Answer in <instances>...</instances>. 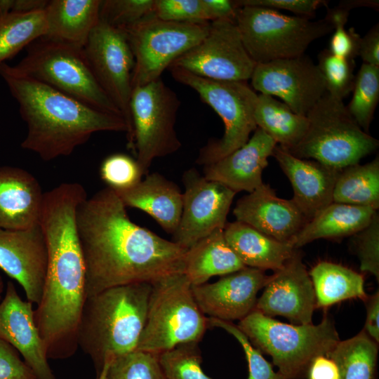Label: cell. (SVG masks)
I'll list each match as a JSON object with an SVG mask.
<instances>
[{
  "label": "cell",
  "mask_w": 379,
  "mask_h": 379,
  "mask_svg": "<svg viewBox=\"0 0 379 379\" xmlns=\"http://www.w3.org/2000/svg\"><path fill=\"white\" fill-rule=\"evenodd\" d=\"M77 224L86 298L107 288L183 272L186 249L133 222L117 192L106 187L79 206Z\"/></svg>",
  "instance_id": "1"
},
{
  "label": "cell",
  "mask_w": 379,
  "mask_h": 379,
  "mask_svg": "<svg viewBox=\"0 0 379 379\" xmlns=\"http://www.w3.org/2000/svg\"><path fill=\"white\" fill-rule=\"evenodd\" d=\"M86 198L84 187L78 182L62 183L44 195L39 225L48 260L34 319L48 359H67L79 347L78 329L86 292L77 213Z\"/></svg>",
  "instance_id": "2"
},
{
  "label": "cell",
  "mask_w": 379,
  "mask_h": 379,
  "mask_svg": "<svg viewBox=\"0 0 379 379\" xmlns=\"http://www.w3.org/2000/svg\"><path fill=\"white\" fill-rule=\"evenodd\" d=\"M0 75L19 105L27 126L21 147L50 161L72 154L100 131L128 133L121 116L91 107L30 77L0 65Z\"/></svg>",
  "instance_id": "3"
},
{
  "label": "cell",
  "mask_w": 379,
  "mask_h": 379,
  "mask_svg": "<svg viewBox=\"0 0 379 379\" xmlns=\"http://www.w3.org/2000/svg\"><path fill=\"white\" fill-rule=\"evenodd\" d=\"M152 285L134 283L86 298L78 329V346L97 374L105 364L136 349L144 328Z\"/></svg>",
  "instance_id": "4"
},
{
  "label": "cell",
  "mask_w": 379,
  "mask_h": 379,
  "mask_svg": "<svg viewBox=\"0 0 379 379\" xmlns=\"http://www.w3.org/2000/svg\"><path fill=\"white\" fill-rule=\"evenodd\" d=\"M253 347L270 355L286 379L306 376L312 361L326 355L340 341L331 317L314 325L289 324L253 310L237 325Z\"/></svg>",
  "instance_id": "5"
},
{
  "label": "cell",
  "mask_w": 379,
  "mask_h": 379,
  "mask_svg": "<svg viewBox=\"0 0 379 379\" xmlns=\"http://www.w3.org/2000/svg\"><path fill=\"white\" fill-rule=\"evenodd\" d=\"M144 328L135 350L156 354L188 343H198L208 328L192 285L183 272L151 283Z\"/></svg>",
  "instance_id": "6"
},
{
  "label": "cell",
  "mask_w": 379,
  "mask_h": 379,
  "mask_svg": "<svg viewBox=\"0 0 379 379\" xmlns=\"http://www.w3.org/2000/svg\"><path fill=\"white\" fill-rule=\"evenodd\" d=\"M306 116L304 137L287 150L296 157L342 170L359 164L378 147V140L360 128L343 100L326 92Z\"/></svg>",
  "instance_id": "7"
},
{
  "label": "cell",
  "mask_w": 379,
  "mask_h": 379,
  "mask_svg": "<svg viewBox=\"0 0 379 379\" xmlns=\"http://www.w3.org/2000/svg\"><path fill=\"white\" fill-rule=\"evenodd\" d=\"M11 67L91 107L122 117L97 81L84 48L40 38Z\"/></svg>",
  "instance_id": "8"
},
{
  "label": "cell",
  "mask_w": 379,
  "mask_h": 379,
  "mask_svg": "<svg viewBox=\"0 0 379 379\" xmlns=\"http://www.w3.org/2000/svg\"><path fill=\"white\" fill-rule=\"evenodd\" d=\"M168 69L175 81L194 90L224 124L222 137L200 149L197 164H212L247 142L250 134L257 128L254 111L258 94L246 81L210 79L175 67Z\"/></svg>",
  "instance_id": "9"
},
{
  "label": "cell",
  "mask_w": 379,
  "mask_h": 379,
  "mask_svg": "<svg viewBox=\"0 0 379 379\" xmlns=\"http://www.w3.org/2000/svg\"><path fill=\"white\" fill-rule=\"evenodd\" d=\"M236 24L244 47L256 63L298 57L310 44L333 31L326 15L318 20L258 6H241Z\"/></svg>",
  "instance_id": "10"
},
{
  "label": "cell",
  "mask_w": 379,
  "mask_h": 379,
  "mask_svg": "<svg viewBox=\"0 0 379 379\" xmlns=\"http://www.w3.org/2000/svg\"><path fill=\"white\" fill-rule=\"evenodd\" d=\"M180 101L161 78L132 91L130 109L135 159L144 175L156 158L175 153L182 144L175 129Z\"/></svg>",
  "instance_id": "11"
},
{
  "label": "cell",
  "mask_w": 379,
  "mask_h": 379,
  "mask_svg": "<svg viewBox=\"0 0 379 379\" xmlns=\"http://www.w3.org/2000/svg\"><path fill=\"white\" fill-rule=\"evenodd\" d=\"M209 24L166 21L153 14L123 29L135 59L133 89L161 78L178 58L205 37Z\"/></svg>",
  "instance_id": "12"
},
{
  "label": "cell",
  "mask_w": 379,
  "mask_h": 379,
  "mask_svg": "<svg viewBox=\"0 0 379 379\" xmlns=\"http://www.w3.org/2000/svg\"><path fill=\"white\" fill-rule=\"evenodd\" d=\"M84 52L99 85L118 108L128 126L127 146L133 149L130 102L135 59L123 29L99 21Z\"/></svg>",
  "instance_id": "13"
},
{
  "label": "cell",
  "mask_w": 379,
  "mask_h": 379,
  "mask_svg": "<svg viewBox=\"0 0 379 379\" xmlns=\"http://www.w3.org/2000/svg\"><path fill=\"white\" fill-rule=\"evenodd\" d=\"M255 65L244 47L236 22L216 20L210 22L205 37L170 67L213 80L247 81Z\"/></svg>",
  "instance_id": "14"
},
{
  "label": "cell",
  "mask_w": 379,
  "mask_h": 379,
  "mask_svg": "<svg viewBox=\"0 0 379 379\" xmlns=\"http://www.w3.org/2000/svg\"><path fill=\"white\" fill-rule=\"evenodd\" d=\"M182 210L173 241L187 250L217 229H224L237 194L227 186L207 180L192 168L182 175Z\"/></svg>",
  "instance_id": "15"
},
{
  "label": "cell",
  "mask_w": 379,
  "mask_h": 379,
  "mask_svg": "<svg viewBox=\"0 0 379 379\" xmlns=\"http://www.w3.org/2000/svg\"><path fill=\"white\" fill-rule=\"evenodd\" d=\"M250 79L255 91L281 99L303 116L326 93L317 65L304 55L256 64Z\"/></svg>",
  "instance_id": "16"
},
{
  "label": "cell",
  "mask_w": 379,
  "mask_h": 379,
  "mask_svg": "<svg viewBox=\"0 0 379 379\" xmlns=\"http://www.w3.org/2000/svg\"><path fill=\"white\" fill-rule=\"evenodd\" d=\"M315 308L313 284L297 248L282 268L270 275L254 310L270 317L281 316L298 325L312 324Z\"/></svg>",
  "instance_id": "17"
},
{
  "label": "cell",
  "mask_w": 379,
  "mask_h": 379,
  "mask_svg": "<svg viewBox=\"0 0 379 379\" xmlns=\"http://www.w3.org/2000/svg\"><path fill=\"white\" fill-rule=\"evenodd\" d=\"M48 260L39 223L24 230H0V269L17 281L27 300L36 305L43 294Z\"/></svg>",
  "instance_id": "18"
},
{
  "label": "cell",
  "mask_w": 379,
  "mask_h": 379,
  "mask_svg": "<svg viewBox=\"0 0 379 379\" xmlns=\"http://www.w3.org/2000/svg\"><path fill=\"white\" fill-rule=\"evenodd\" d=\"M270 279L265 270L245 267L214 283L192 286L204 315L224 321L241 320L255 307L258 293Z\"/></svg>",
  "instance_id": "19"
},
{
  "label": "cell",
  "mask_w": 379,
  "mask_h": 379,
  "mask_svg": "<svg viewBox=\"0 0 379 379\" xmlns=\"http://www.w3.org/2000/svg\"><path fill=\"white\" fill-rule=\"evenodd\" d=\"M33 304L23 300L8 281L0 302V339L23 357L36 379H55L34 319Z\"/></svg>",
  "instance_id": "20"
},
{
  "label": "cell",
  "mask_w": 379,
  "mask_h": 379,
  "mask_svg": "<svg viewBox=\"0 0 379 379\" xmlns=\"http://www.w3.org/2000/svg\"><path fill=\"white\" fill-rule=\"evenodd\" d=\"M237 221L280 241H289L307 222L292 199L277 196L264 182L237 202Z\"/></svg>",
  "instance_id": "21"
},
{
  "label": "cell",
  "mask_w": 379,
  "mask_h": 379,
  "mask_svg": "<svg viewBox=\"0 0 379 379\" xmlns=\"http://www.w3.org/2000/svg\"><path fill=\"white\" fill-rule=\"evenodd\" d=\"M272 156L288 177L293 190L292 201L307 222L333 202V188L341 170L296 157L277 145Z\"/></svg>",
  "instance_id": "22"
},
{
  "label": "cell",
  "mask_w": 379,
  "mask_h": 379,
  "mask_svg": "<svg viewBox=\"0 0 379 379\" xmlns=\"http://www.w3.org/2000/svg\"><path fill=\"white\" fill-rule=\"evenodd\" d=\"M277 143L258 128L246 143L222 159L204 166V176L236 193L251 192L263 183L262 173Z\"/></svg>",
  "instance_id": "23"
},
{
  "label": "cell",
  "mask_w": 379,
  "mask_h": 379,
  "mask_svg": "<svg viewBox=\"0 0 379 379\" xmlns=\"http://www.w3.org/2000/svg\"><path fill=\"white\" fill-rule=\"evenodd\" d=\"M44 192L38 180L18 167H0V230H24L39 223Z\"/></svg>",
  "instance_id": "24"
},
{
  "label": "cell",
  "mask_w": 379,
  "mask_h": 379,
  "mask_svg": "<svg viewBox=\"0 0 379 379\" xmlns=\"http://www.w3.org/2000/svg\"><path fill=\"white\" fill-rule=\"evenodd\" d=\"M116 192L126 207L147 213L169 234L176 230L182 214V193L175 182L152 173L134 187Z\"/></svg>",
  "instance_id": "25"
},
{
  "label": "cell",
  "mask_w": 379,
  "mask_h": 379,
  "mask_svg": "<svg viewBox=\"0 0 379 379\" xmlns=\"http://www.w3.org/2000/svg\"><path fill=\"white\" fill-rule=\"evenodd\" d=\"M100 0H52L44 10L46 39L84 48L100 21Z\"/></svg>",
  "instance_id": "26"
},
{
  "label": "cell",
  "mask_w": 379,
  "mask_h": 379,
  "mask_svg": "<svg viewBox=\"0 0 379 379\" xmlns=\"http://www.w3.org/2000/svg\"><path fill=\"white\" fill-rule=\"evenodd\" d=\"M223 232L227 243L246 267L277 271L297 249L289 241H278L237 220L226 223Z\"/></svg>",
  "instance_id": "27"
},
{
  "label": "cell",
  "mask_w": 379,
  "mask_h": 379,
  "mask_svg": "<svg viewBox=\"0 0 379 379\" xmlns=\"http://www.w3.org/2000/svg\"><path fill=\"white\" fill-rule=\"evenodd\" d=\"M376 213L370 207L332 202L307 222L289 242L299 248L319 239L354 235L370 223Z\"/></svg>",
  "instance_id": "28"
},
{
  "label": "cell",
  "mask_w": 379,
  "mask_h": 379,
  "mask_svg": "<svg viewBox=\"0 0 379 379\" xmlns=\"http://www.w3.org/2000/svg\"><path fill=\"white\" fill-rule=\"evenodd\" d=\"M224 229H217L187 250L183 273L192 286L214 276L237 272L246 266L227 243Z\"/></svg>",
  "instance_id": "29"
},
{
  "label": "cell",
  "mask_w": 379,
  "mask_h": 379,
  "mask_svg": "<svg viewBox=\"0 0 379 379\" xmlns=\"http://www.w3.org/2000/svg\"><path fill=\"white\" fill-rule=\"evenodd\" d=\"M254 120L258 128L286 150L300 142L309 124L307 116L294 112L273 96L260 93L258 94Z\"/></svg>",
  "instance_id": "30"
},
{
  "label": "cell",
  "mask_w": 379,
  "mask_h": 379,
  "mask_svg": "<svg viewBox=\"0 0 379 379\" xmlns=\"http://www.w3.org/2000/svg\"><path fill=\"white\" fill-rule=\"evenodd\" d=\"M309 274L314 290L317 307H327L351 298L364 301L368 296L364 277L343 265L320 262L312 268Z\"/></svg>",
  "instance_id": "31"
},
{
  "label": "cell",
  "mask_w": 379,
  "mask_h": 379,
  "mask_svg": "<svg viewBox=\"0 0 379 379\" xmlns=\"http://www.w3.org/2000/svg\"><path fill=\"white\" fill-rule=\"evenodd\" d=\"M333 202L379 208V159L341 170L335 183Z\"/></svg>",
  "instance_id": "32"
},
{
  "label": "cell",
  "mask_w": 379,
  "mask_h": 379,
  "mask_svg": "<svg viewBox=\"0 0 379 379\" xmlns=\"http://www.w3.org/2000/svg\"><path fill=\"white\" fill-rule=\"evenodd\" d=\"M378 343L362 330L340 340L326 354L336 364L339 379H377Z\"/></svg>",
  "instance_id": "33"
},
{
  "label": "cell",
  "mask_w": 379,
  "mask_h": 379,
  "mask_svg": "<svg viewBox=\"0 0 379 379\" xmlns=\"http://www.w3.org/2000/svg\"><path fill=\"white\" fill-rule=\"evenodd\" d=\"M46 32L45 11L10 12L0 17V65Z\"/></svg>",
  "instance_id": "34"
},
{
  "label": "cell",
  "mask_w": 379,
  "mask_h": 379,
  "mask_svg": "<svg viewBox=\"0 0 379 379\" xmlns=\"http://www.w3.org/2000/svg\"><path fill=\"white\" fill-rule=\"evenodd\" d=\"M352 97L347 109L368 133L379 100V67L364 63L355 76Z\"/></svg>",
  "instance_id": "35"
},
{
  "label": "cell",
  "mask_w": 379,
  "mask_h": 379,
  "mask_svg": "<svg viewBox=\"0 0 379 379\" xmlns=\"http://www.w3.org/2000/svg\"><path fill=\"white\" fill-rule=\"evenodd\" d=\"M159 356L134 350L116 357L108 365L106 379H166Z\"/></svg>",
  "instance_id": "36"
},
{
  "label": "cell",
  "mask_w": 379,
  "mask_h": 379,
  "mask_svg": "<svg viewBox=\"0 0 379 379\" xmlns=\"http://www.w3.org/2000/svg\"><path fill=\"white\" fill-rule=\"evenodd\" d=\"M159 360L166 379H212L201 368L198 343L179 345L160 354Z\"/></svg>",
  "instance_id": "37"
},
{
  "label": "cell",
  "mask_w": 379,
  "mask_h": 379,
  "mask_svg": "<svg viewBox=\"0 0 379 379\" xmlns=\"http://www.w3.org/2000/svg\"><path fill=\"white\" fill-rule=\"evenodd\" d=\"M317 65L324 79L326 93L343 100L352 92L355 79L354 60L335 56L326 48L318 55Z\"/></svg>",
  "instance_id": "38"
},
{
  "label": "cell",
  "mask_w": 379,
  "mask_h": 379,
  "mask_svg": "<svg viewBox=\"0 0 379 379\" xmlns=\"http://www.w3.org/2000/svg\"><path fill=\"white\" fill-rule=\"evenodd\" d=\"M155 0L101 1L100 20L124 29L154 14Z\"/></svg>",
  "instance_id": "39"
},
{
  "label": "cell",
  "mask_w": 379,
  "mask_h": 379,
  "mask_svg": "<svg viewBox=\"0 0 379 379\" xmlns=\"http://www.w3.org/2000/svg\"><path fill=\"white\" fill-rule=\"evenodd\" d=\"M99 173L107 187L116 192L134 187L144 175L137 160L124 153L107 157L100 164Z\"/></svg>",
  "instance_id": "40"
},
{
  "label": "cell",
  "mask_w": 379,
  "mask_h": 379,
  "mask_svg": "<svg viewBox=\"0 0 379 379\" xmlns=\"http://www.w3.org/2000/svg\"><path fill=\"white\" fill-rule=\"evenodd\" d=\"M207 321L208 328L216 327L225 330L241 345L248 363V379H286L280 373L274 371L272 364L232 321L211 317H207Z\"/></svg>",
  "instance_id": "41"
},
{
  "label": "cell",
  "mask_w": 379,
  "mask_h": 379,
  "mask_svg": "<svg viewBox=\"0 0 379 379\" xmlns=\"http://www.w3.org/2000/svg\"><path fill=\"white\" fill-rule=\"evenodd\" d=\"M356 252L362 272L373 274L379 280V217L375 214L370 223L354 234Z\"/></svg>",
  "instance_id": "42"
},
{
  "label": "cell",
  "mask_w": 379,
  "mask_h": 379,
  "mask_svg": "<svg viewBox=\"0 0 379 379\" xmlns=\"http://www.w3.org/2000/svg\"><path fill=\"white\" fill-rule=\"evenodd\" d=\"M154 15L166 21L208 22L202 0H155Z\"/></svg>",
  "instance_id": "43"
},
{
  "label": "cell",
  "mask_w": 379,
  "mask_h": 379,
  "mask_svg": "<svg viewBox=\"0 0 379 379\" xmlns=\"http://www.w3.org/2000/svg\"><path fill=\"white\" fill-rule=\"evenodd\" d=\"M238 6H258L272 10H286L298 16L310 18L318 8L327 4L322 0H236Z\"/></svg>",
  "instance_id": "44"
},
{
  "label": "cell",
  "mask_w": 379,
  "mask_h": 379,
  "mask_svg": "<svg viewBox=\"0 0 379 379\" xmlns=\"http://www.w3.org/2000/svg\"><path fill=\"white\" fill-rule=\"evenodd\" d=\"M0 379H36L32 369L20 359L18 351L0 339Z\"/></svg>",
  "instance_id": "45"
},
{
  "label": "cell",
  "mask_w": 379,
  "mask_h": 379,
  "mask_svg": "<svg viewBox=\"0 0 379 379\" xmlns=\"http://www.w3.org/2000/svg\"><path fill=\"white\" fill-rule=\"evenodd\" d=\"M333 31L328 51L335 56L354 60L358 56L360 35L354 27L346 29L343 25L335 26Z\"/></svg>",
  "instance_id": "46"
},
{
  "label": "cell",
  "mask_w": 379,
  "mask_h": 379,
  "mask_svg": "<svg viewBox=\"0 0 379 379\" xmlns=\"http://www.w3.org/2000/svg\"><path fill=\"white\" fill-rule=\"evenodd\" d=\"M207 20L236 21L237 11L240 8L236 1L202 0Z\"/></svg>",
  "instance_id": "47"
},
{
  "label": "cell",
  "mask_w": 379,
  "mask_h": 379,
  "mask_svg": "<svg viewBox=\"0 0 379 379\" xmlns=\"http://www.w3.org/2000/svg\"><path fill=\"white\" fill-rule=\"evenodd\" d=\"M358 56L364 63L379 67V25H375L367 34L360 38Z\"/></svg>",
  "instance_id": "48"
},
{
  "label": "cell",
  "mask_w": 379,
  "mask_h": 379,
  "mask_svg": "<svg viewBox=\"0 0 379 379\" xmlns=\"http://www.w3.org/2000/svg\"><path fill=\"white\" fill-rule=\"evenodd\" d=\"M306 376L307 379H339L335 362L326 355H319L310 363Z\"/></svg>",
  "instance_id": "49"
},
{
  "label": "cell",
  "mask_w": 379,
  "mask_h": 379,
  "mask_svg": "<svg viewBox=\"0 0 379 379\" xmlns=\"http://www.w3.org/2000/svg\"><path fill=\"white\" fill-rule=\"evenodd\" d=\"M366 317L363 329L376 343H379V292L378 290L364 300Z\"/></svg>",
  "instance_id": "50"
},
{
  "label": "cell",
  "mask_w": 379,
  "mask_h": 379,
  "mask_svg": "<svg viewBox=\"0 0 379 379\" xmlns=\"http://www.w3.org/2000/svg\"><path fill=\"white\" fill-rule=\"evenodd\" d=\"M46 0H13L11 12L29 13L45 10Z\"/></svg>",
  "instance_id": "51"
},
{
  "label": "cell",
  "mask_w": 379,
  "mask_h": 379,
  "mask_svg": "<svg viewBox=\"0 0 379 379\" xmlns=\"http://www.w3.org/2000/svg\"><path fill=\"white\" fill-rule=\"evenodd\" d=\"M378 1H341L338 6L347 9V11H350L352 8H357L360 6H366V7H371L375 9L378 8Z\"/></svg>",
  "instance_id": "52"
},
{
  "label": "cell",
  "mask_w": 379,
  "mask_h": 379,
  "mask_svg": "<svg viewBox=\"0 0 379 379\" xmlns=\"http://www.w3.org/2000/svg\"><path fill=\"white\" fill-rule=\"evenodd\" d=\"M12 4L13 0H0V17L11 12Z\"/></svg>",
  "instance_id": "53"
},
{
  "label": "cell",
  "mask_w": 379,
  "mask_h": 379,
  "mask_svg": "<svg viewBox=\"0 0 379 379\" xmlns=\"http://www.w3.org/2000/svg\"><path fill=\"white\" fill-rule=\"evenodd\" d=\"M109 362L110 361H107L105 364L102 369L99 373L97 374V376L95 379H106L107 369Z\"/></svg>",
  "instance_id": "54"
},
{
  "label": "cell",
  "mask_w": 379,
  "mask_h": 379,
  "mask_svg": "<svg viewBox=\"0 0 379 379\" xmlns=\"http://www.w3.org/2000/svg\"><path fill=\"white\" fill-rule=\"evenodd\" d=\"M3 288H4V284H3V281H2V279L0 276V297H1V293L3 291Z\"/></svg>",
  "instance_id": "55"
}]
</instances>
